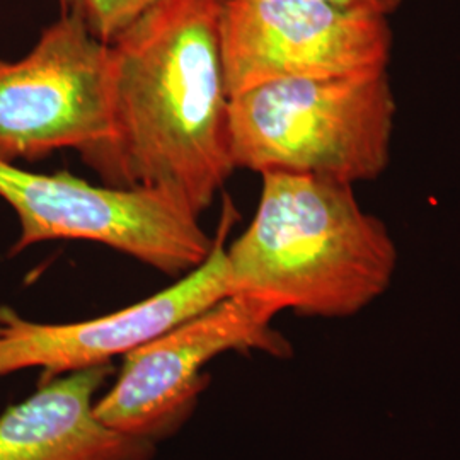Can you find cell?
<instances>
[{"label": "cell", "mask_w": 460, "mask_h": 460, "mask_svg": "<svg viewBox=\"0 0 460 460\" xmlns=\"http://www.w3.org/2000/svg\"><path fill=\"white\" fill-rule=\"evenodd\" d=\"M108 45L110 133L84 163L199 217L235 171L222 0H155Z\"/></svg>", "instance_id": "obj_1"}, {"label": "cell", "mask_w": 460, "mask_h": 460, "mask_svg": "<svg viewBox=\"0 0 460 460\" xmlns=\"http://www.w3.org/2000/svg\"><path fill=\"white\" fill-rule=\"evenodd\" d=\"M261 178L254 218L226 249L232 294L279 314L345 319L387 292L397 247L385 224L360 207L353 184L290 172Z\"/></svg>", "instance_id": "obj_2"}, {"label": "cell", "mask_w": 460, "mask_h": 460, "mask_svg": "<svg viewBox=\"0 0 460 460\" xmlns=\"http://www.w3.org/2000/svg\"><path fill=\"white\" fill-rule=\"evenodd\" d=\"M395 113L387 70L260 84L230 98L232 159L260 174L374 181L391 161Z\"/></svg>", "instance_id": "obj_3"}, {"label": "cell", "mask_w": 460, "mask_h": 460, "mask_svg": "<svg viewBox=\"0 0 460 460\" xmlns=\"http://www.w3.org/2000/svg\"><path fill=\"white\" fill-rule=\"evenodd\" d=\"M0 198L21 226L13 254L49 241H87L181 279L214 249L199 217L159 191L98 186L66 171L43 174L0 161Z\"/></svg>", "instance_id": "obj_4"}, {"label": "cell", "mask_w": 460, "mask_h": 460, "mask_svg": "<svg viewBox=\"0 0 460 460\" xmlns=\"http://www.w3.org/2000/svg\"><path fill=\"white\" fill-rule=\"evenodd\" d=\"M279 313L254 296L232 294L123 357L115 384L94 404L104 427L154 444L190 420L208 384L205 367L229 351L292 357L273 328Z\"/></svg>", "instance_id": "obj_5"}, {"label": "cell", "mask_w": 460, "mask_h": 460, "mask_svg": "<svg viewBox=\"0 0 460 460\" xmlns=\"http://www.w3.org/2000/svg\"><path fill=\"white\" fill-rule=\"evenodd\" d=\"M110 45L81 19L62 14L28 55L0 58V161H40L57 150L81 155L110 133Z\"/></svg>", "instance_id": "obj_6"}, {"label": "cell", "mask_w": 460, "mask_h": 460, "mask_svg": "<svg viewBox=\"0 0 460 460\" xmlns=\"http://www.w3.org/2000/svg\"><path fill=\"white\" fill-rule=\"evenodd\" d=\"M389 17L324 0H222V64L229 96L300 77L385 72Z\"/></svg>", "instance_id": "obj_7"}, {"label": "cell", "mask_w": 460, "mask_h": 460, "mask_svg": "<svg viewBox=\"0 0 460 460\" xmlns=\"http://www.w3.org/2000/svg\"><path fill=\"white\" fill-rule=\"evenodd\" d=\"M234 210L224 224L205 263L146 300L116 313L77 323H36L0 307V377L40 368L43 378L60 377L110 365L182 321L230 296L226 235Z\"/></svg>", "instance_id": "obj_8"}, {"label": "cell", "mask_w": 460, "mask_h": 460, "mask_svg": "<svg viewBox=\"0 0 460 460\" xmlns=\"http://www.w3.org/2000/svg\"><path fill=\"white\" fill-rule=\"evenodd\" d=\"M113 374L101 365L43 380L0 414V460H152L157 444L104 427L94 404Z\"/></svg>", "instance_id": "obj_9"}, {"label": "cell", "mask_w": 460, "mask_h": 460, "mask_svg": "<svg viewBox=\"0 0 460 460\" xmlns=\"http://www.w3.org/2000/svg\"><path fill=\"white\" fill-rule=\"evenodd\" d=\"M155 0H60L62 14L81 19L87 30L104 43H111Z\"/></svg>", "instance_id": "obj_10"}, {"label": "cell", "mask_w": 460, "mask_h": 460, "mask_svg": "<svg viewBox=\"0 0 460 460\" xmlns=\"http://www.w3.org/2000/svg\"><path fill=\"white\" fill-rule=\"evenodd\" d=\"M346 9H357L372 14L391 17L402 5L404 0H324Z\"/></svg>", "instance_id": "obj_11"}]
</instances>
